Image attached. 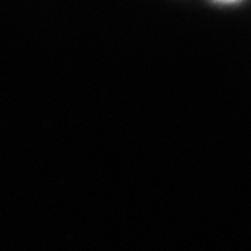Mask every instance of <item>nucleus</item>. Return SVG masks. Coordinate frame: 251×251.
Here are the masks:
<instances>
[{
    "instance_id": "f257e3e1",
    "label": "nucleus",
    "mask_w": 251,
    "mask_h": 251,
    "mask_svg": "<svg viewBox=\"0 0 251 251\" xmlns=\"http://www.w3.org/2000/svg\"><path fill=\"white\" fill-rule=\"evenodd\" d=\"M217 1H222V3H233L236 0H217Z\"/></svg>"
}]
</instances>
